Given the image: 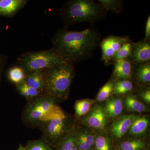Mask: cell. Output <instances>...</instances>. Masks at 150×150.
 <instances>
[{"label":"cell","instance_id":"cell-11","mask_svg":"<svg viewBox=\"0 0 150 150\" xmlns=\"http://www.w3.org/2000/svg\"><path fill=\"white\" fill-rule=\"evenodd\" d=\"M96 134L90 128H76V146L79 150H93Z\"/></svg>","mask_w":150,"mask_h":150},{"label":"cell","instance_id":"cell-3","mask_svg":"<svg viewBox=\"0 0 150 150\" xmlns=\"http://www.w3.org/2000/svg\"><path fill=\"white\" fill-rule=\"evenodd\" d=\"M45 93L57 100L68 99L70 87L75 76L74 64L63 62L43 71Z\"/></svg>","mask_w":150,"mask_h":150},{"label":"cell","instance_id":"cell-23","mask_svg":"<svg viewBox=\"0 0 150 150\" xmlns=\"http://www.w3.org/2000/svg\"><path fill=\"white\" fill-rule=\"evenodd\" d=\"M134 88V85L129 80H122L115 81L112 94L120 96L131 91Z\"/></svg>","mask_w":150,"mask_h":150},{"label":"cell","instance_id":"cell-27","mask_svg":"<svg viewBox=\"0 0 150 150\" xmlns=\"http://www.w3.org/2000/svg\"><path fill=\"white\" fill-rule=\"evenodd\" d=\"M132 46L133 42L131 40L125 42L113 57L111 63H114L116 61L122 59H129L132 52Z\"/></svg>","mask_w":150,"mask_h":150},{"label":"cell","instance_id":"cell-4","mask_svg":"<svg viewBox=\"0 0 150 150\" xmlns=\"http://www.w3.org/2000/svg\"><path fill=\"white\" fill-rule=\"evenodd\" d=\"M107 11L98 3L91 0H74L69 2L65 11L69 23L95 22L102 18Z\"/></svg>","mask_w":150,"mask_h":150},{"label":"cell","instance_id":"cell-2","mask_svg":"<svg viewBox=\"0 0 150 150\" xmlns=\"http://www.w3.org/2000/svg\"><path fill=\"white\" fill-rule=\"evenodd\" d=\"M58 100L45 93L28 101L23 114V119L28 126L39 127L42 123L67 114L56 104Z\"/></svg>","mask_w":150,"mask_h":150},{"label":"cell","instance_id":"cell-6","mask_svg":"<svg viewBox=\"0 0 150 150\" xmlns=\"http://www.w3.org/2000/svg\"><path fill=\"white\" fill-rule=\"evenodd\" d=\"M75 121L74 117L67 115L42 123L39 127L42 131L40 139L56 149L74 126Z\"/></svg>","mask_w":150,"mask_h":150},{"label":"cell","instance_id":"cell-15","mask_svg":"<svg viewBox=\"0 0 150 150\" xmlns=\"http://www.w3.org/2000/svg\"><path fill=\"white\" fill-rule=\"evenodd\" d=\"M24 81L30 87L45 93V80L43 71H34L26 73Z\"/></svg>","mask_w":150,"mask_h":150},{"label":"cell","instance_id":"cell-9","mask_svg":"<svg viewBox=\"0 0 150 150\" xmlns=\"http://www.w3.org/2000/svg\"><path fill=\"white\" fill-rule=\"evenodd\" d=\"M129 59L134 65L150 62V40L133 43L132 52Z\"/></svg>","mask_w":150,"mask_h":150},{"label":"cell","instance_id":"cell-16","mask_svg":"<svg viewBox=\"0 0 150 150\" xmlns=\"http://www.w3.org/2000/svg\"><path fill=\"white\" fill-rule=\"evenodd\" d=\"M149 123V119L147 116H136L129 129V134L135 137L142 136L146 132Z\"/></svg>","mask_w":150,"mask_h":150},{"label":"cell","instance_id":"cell-10","mask_svg":"<svg viewBox=\"0 0 150 150\" xmlns=\"http://www.w3.org/2000/svg\"><path fill=\"white\" fill-rule=\"evenodd\" d=\"M136 116L134 114H126L114 121L110 127L112 137L116 139L122 138L129 131Z\"/></svg>","mask_w":150,"mask_h":150},{"label":"cell","instance_id":"cell-8","mask_svg":"<svg viewBox=\"0 0 150 150\" xmlns=\"http://www.w3.org/2000/svg\"><path fill=\"white\" fill-rule=\"evenodd\" d=\"M129 40V36L109 35L104 38L100 43L102 61L107 64L111 63L122 45Z\"/></svg>","mask_w":150,"mask_h":150},{"label":"cell","instance_id":"cell-25","mask_svg":"<svg viewBox=\"0 0 150 150\" xmlns=\"http://www.w3.org/2000/svg\"><path fill=\"white\" fill-rule=\"evenodd\" d=\"M113 80L108 81L98 91L96 97V100L99 102H103L108 99L113 94L114 84Z\"/></svg>","mask_w":150,"mask_h":150},{"label":"cell","instance_id":"cell-14","mask_svg":"<svg viewBox=\"0 0 150 150\" xmlns=\"http://www.w3.org/2000/svg\"><path fill=\"white\" fill-rule=\"evenodd\" d=\"M103 108L108 118H117L123 111V99L119 97L109 98L106 100Z\"/></svg>","mask_w":150,"mask_h":150},{"label":"cell","instance_id":"cell-5","mask_svg":"<svg viewBox=\"0 0 150 150\" xmlns=\"http://www.w3.org/2000/svg\"><path fill=\"white\" fill-rule=\"evenodd\" d=\"M18 61L19 67L23 69L26 73L34 71H43L63 62H68L54 48L25 53L22 55Z\"/></svg>","mask_w":150,"mask_h":150},{"label":"cell","instance_id":"cell-18","mask_svg":"<svg viewBox=\"0 0 150 150\" xmlns=\"http://www.w3.org/2000/svg\"><path fill=\"white\" fill-rule=\"evenodd\" d=\"M96 100L86 98L79 100L75 102L74 108L76 116L78 118L84 116L92 109Z\"/></svg>","mask_w":150,"mask_h":150},{"label":"cell","instance_id":"cell-7","mask_svg":"<svg viewBox=\"0 0 150 150\" xmlns=\"http://www.w3.org/2000/svg\"><path fill=\"white\" fill-rule=\"evenodd\" d=\"M108 118L103 107L98 104H94L91 110L82 117L80 123L94 131H102L106 128Z\"/></svg>","mask_w":150,"mask_h":150},{"label":"cell","instance_id":"cell-19","mask_svg":"<svg viewBox=\"0 0 150 150\" xmlns=\"http://www.w3.org/2000/svg\"><path fill=\"white\" fill-rule=\"evenodd\" d=\"M126 110L129 111L138 112H145L147 110L146 107L137 99L134 95L129 94L126 96L124 100Z\"/></svg>","mask_w":150,"mask_h":150},{"label":"cell","instance_id":"cell-24","mask_svg":"<svg viewBox=\"0 0 150 150\" xmlns=\"http://www.w3.org/2000/svg\"><path fill=\"white\" fill-rule=\"evenodd\" d=\"M8 76L11 82L17 85L24 81L26 73L21 67H14L9 70Z\"/></svg>","mask_w":150,"mask_h":150},{"label":"cell","instance_id":"cell-32","mask_svg":"<svg viewBox=\"0 0 150 150\" xmlns=\"http://www.w3.org/2000/svg\"><path fill=\"white\" fill-rule=\"evenodd\" d=\"M4 58L0 55V76H1V73L2 72V70L3 69V67L4 65Z\"/></svg>","mask_w":150,"mask_h":150},{"label":"cell","instance_id":"cell-22","mask_svg":"<svg viewBox=\"0 0 150 150\" xmlns=\"http://www.w3.org/2000/svg\"><path fill=\"white\" fill-rule=\"evenodd\" d=\"M76 127H73L68 136L55 149V150H71L76 145Z\"/></svg>","mask_w":150,"mask_h":150},{"label":"cell","instance_id":"cell-29","mask_svg":"<svg viewBox=\"0 0 150 150\" xmlns=\"http://www.w3.org/2000/svg\"><path fill=\"white\" fill-rule=\"evenodd\" d=\"M25 147L27 150H55L40 139L28 141Z\"/></svg>","mask_w":150,"mask_h":150},{"label":"cell","instance_id":"cell-26","mask_svg":"<svg viewBox=\"0 0 150 150\" xmlns=\"http://www.w3.org/2000/svg\"><path fill=\"white\" fill-rule=\"evenodd\" d=\"M98 3L105 11H110L115 14L119 13L122 10V1L118 0H98Z\"/></svg>","mask_w":150,"mask_h":150},{"label":"cell","instance_id":"cell-17","mask_svg":"<svg viewBox=\"0 0 150 150\" xmlns=\"http://www.w3.org/2000/svg\"><path fill=\"white\" fill-rule=\"evenodd\" d=\"M134 76L136 80L139 83L148 84L150 82V63L146 62L143 64L135 65Z\"/></svg>","mask_w":150,"mask_h":150},{"label":"cell","instance_id":"cell-21","mask_svg":"<svg viewBox=\"0 0 150 150\" xmlns=\"http://www.w3.org/2000/svg\"><path fill=\"white\" fill-rule=\"evenodd\" d=\"M111 139L106 133L96 134L93 150H111Z\"/></svg>","mask_w":150,"mask_h":150},{"label":"cell","instance_id":"cell-33","mask_svg":"<svg viewBox=\"0 0 150 150\" xmlns=\"http://www.w3.org/2000/svg\"><path fill=\"white\" fill-rule=\"evenodd\" d=\"M17 150H27L25 146H23L21 144L20 145L18 149Z\"/></svg>","mask_w":150,"mask_h":150},{"label":"cell","instance_id":"cell-30","mask_svg":"<svg viewBox=\"0 0 150 150\" xmlns=\"http://www.w3.org/2000/svg\"><path fill=\"white\" fill-rule=\"evenodd\" d=\"M139 96L147 104L150 103V89H147L140 93Z\"/></svg>","mask_w":150,"mask_h":150},{"label":"cell","instance_id":"cell-1","mask_svg":"<svg viewBox=\"0 0 150 150\" xmlns=\"http://www.w3.org/2000/svg\"><path fill=\"white\" fill-rule=\"evenodd\" d=\"M100 40L98 32L92 28L80 31L63 29L53 38V48L65 60L74 64L91 55Z\"/></svg>","mask_w":150,"mask_h":150},{"label":"cell","instance_id":"cell-28","mask_svg":"<svg viewBox=\"0 0 150 150\" xmlns=\"http://www.w3.org/2000/svg\"><path fill=\"white\" fill-rule=\"evenodd\" d=\"M120 147L121 150H143L146 147V144L143 140L134 139L124 141Z\"/></svg>","mask_w":150,"mask_h":150},{"label":"cell","instance_id":"cell-13","mask_svg":"<svg viewBox=\"0 0 150 150\" xmlns=\"http://www.w3.org/2000/svg\"><path fill=\"white\" fill-rule=\"evenodd\" d=\"M27 2L24 0H0V16H13Z\"/></svg>","mask_w":150,"mask_h":150},{"label":"cell","instance_id":"cell-31","mask_svg":"<svg viewBox=\"0 0 150 150\" xmlns=\"http://www.w3.org/2000/svg\"><path fill=\"white\" fill-rule=\"evenodd\" d=\"M150 16L148 18L146 23V29H145V38L144 40H150Z\"/></svg>","mask_w":150,"mask_h":150},{"label":"cell","instance_id":"cell-20","mask_svg":"<svg viewBox=\"0 0 150 150\" xmlns=\"http://www.w3.org/2000/svg\"><path fill=\"white\" fill-rule=\"evenodd\" d=\"M16 86L18 91L21 96L24 97L27 101L32 100L45 93L30 87L25 83L24 81L16 85Z\"/></svg>","mask_w":150,"mask_h":150},{"label":"cell","instance_id":"cell-12","mask_svg":"<svg viewBox=\"0 0 150 150\" xmlns=\"http://www.w3.org/2000/svg\"><path fill=\"white\" fill-rule=\"evenodd\" d=\"M112 79L115 81L129 80L133 76V64L129 59H122L114 63Z\"/></svg>","mask_w":150,"mask_h":150}]
</instances>
